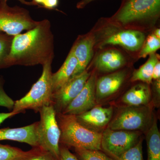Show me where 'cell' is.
<instances>
[{"label": "cell", "mask_w": 160, "mask_h": 160, "mask_svg": "<svg viewBox=\"0 0 160 160\" xmlns=\"http://www.w3.org/2000/svg\"><path fill=\"white\" fill-rule=\"evenodd\" d=\"M54 57V37L51 23L45 19L39 21L33 29L13 37L6 66H43L52 62Z\"/></svg>", "instance_id": "1"}, {"label": "cell", "mask_w": 160, "mask_h": 160, "mask_svg": "<svg viewBox=\"0 0 160 160\" xmlns=\"http://www.w3.org/2000/svg\"><path fill=\"white\" fill-rule=\"evenodd\" d=\"M56 118L61 131L60 143L74 148L102 150V133L83 126L75 116L56 113Z\"/></svg>", "instance_id": "2"}, {"label": "cell", "mask_w": 160, "mask_h": 160, "mask_svg": "<svg viewBox=\"0 0 160 160\" xmlns=\"http://www.w3.org/2000/svg\"><path fill=\"white\" fill-rule=\"evenodd\" d=\"M160 0H122L109 20L119 26L154 23L159 18Z\"/></svg>", "instance_id": "3"}, {"label": "cell", "mask_w": 160, "mask_h": 160, "mask_svg": "<svg viewBox=\"0 0 160 160\" xmlns=\"http://www.w3.org/2000/svg\"><path fill=\"white\" fill-rule=\"evenodd\" d=\"M52 62L43 65L42 75L24 97L14 102L12 111L18 114L26 109H32L38 112L43 107L50 105L52 94Z\"/></svg>", "instance_id": "4"}, {"label": "cell", "mask_w": 160, "mask_h": 160, "mask_svg": "<svg viewBox=\"0 0 160 160\" xmlns=\"http://www.w3.org/2000/svg\"><path fill=\"white\" fill-rule=\"evenodd\" d=\"M39 112L40 120L38 127L39 146L49 152L56 160H60L61 131L56 112L52 105L45 106Z\"/></svg>", "instance_id": "5"}, {"label": "cell", "mask_w": 160, "mask_h": 160, "mask_svg": "<svg viewBox=\"0 0 160 160\" xmlns=\"http://www.w3.org/2000/svg\"><path fill=\"white\" fill-rule=\"evenodd\" d=\"M39 21L32 19L29 11L18 6L10 7L7 2H0V32L11 36L29 31L37 26Z\"/></svg>", "instance_id": "6"}, {"label": "cell", "mask_w": 160, "mask_h": 160, "mask_svg": "<svg viewBox=\"0 0 160 160\" xmlns=\"http://www.w3.org/2000/svg\"><path fill=\"white\" fill-rule=\"evenodd\" d=\"M154 116L147 106H129L124 108L109 123L112 130L142 131L151 126Z\"/></svg>", "instance_id": "7"}, {"label": "cell", "mask_w": 160, "mask_h": 160, "mask_svg": "<svg viewBox=\"0 0 160 160\" xmlns=\"http://www.w3.org/2000/svg\"><path fill=\"white\" fill-rule=\"evenodd\" d=\"M140 132L112 130L108 127L102 133L101 148L112 158L118 157L137 144L141 139Z\"/></svg>", "instance_id": "8"}, {"label": "cell", "mask_w": 160, "mask_h": 160, "mask_svg": "<svg viewBox=\"0 0 160 160\" xmlns=\"http://www.w3.org/2000/svg\"><path fill=\"white\" fill-rule=\"evenodd\" d=\"M91 73L86 70L74 76L52 93L50 105L56 113H62L84 88Z\"/></svg>", "instance_id": "9"}, {"label": "cell", "mask_w": 160, "mask_h": 160, "mask_svg": "<svg viewBox=\"0 0 160 160\" xmlns=\"http://www.w3.org/2000/svg\"><path fill=\"white\" fill-rule=\"evenodd\" d=\"M96 75H90L84 88L62 113L77 116L90 110L96 106Z\"/></svg>", "instance_id": "10"}, {"label": "cell", "mask_w": 160, "mask_h": 160, "mask_svg": "<svg viewBox=\"0 0 160 160\" xmlns=\"http://www.w3.org/2000/svg\"><path fill=\"white\" fill-rule=\"evenodd\" d=\"M145 40L146 35L142 32L135 29H122L106 36L100 46H118L129 51L136 52L141 49Z\"/></svg>", "instance_id": "11"}, {"label": "cell", "mask_w": 160, "mask_h": 160, "mask_svg": "<svg viewBox=\"0 0 160 160\" xmlns=\"http://www.w3.org/2000/svg\"><path fill=\"white\" fill-rule=\"evenodd\" d=\"M95 43L94 36L91 34L79 36L77 39L71 49L78 62L72 77L80 74L86 70L93 56Z\"/></svg>", "instance_id": "12"}, {"label": "cell", "mask_w": 160, "mask_h": 160, "mask_svg": "<svg viewBox=\"0 0 160 160\" xmlns=\"http://www.w3.org/2000/svg\"><path fill=\"white\" fill-rule=\"evenodd\" d=\"M112 113L113 109L112 107L96 106L90 110L75 116L81 124L89 129H101L109 124Z\"/></svg>", "instance_id": "13"}, {"label": "cell", "mask_w": 160, "mask_h": 160, "mask_svg": "<svg viewBox=\"0 0 160 160\" xmlns=\"http://www.w3.org/2000/svg\"><path fill=\"white\" fill-rule=\"evenodd\" d=\"M127 72L125 70L116 72L104 76L97 80L96 97L97 102L110 96L121 88L126 80Z\"/></svg>", "instance_id": "14"}, {"label": "cell", "mask_w": 160, "mask_h": 160, "mask_svg": "<svg viewBox=\"0 0 160 160\" xmlns=\"http://www.w3.org/2000/svg\"><path fill=\"white\" fill-rule=\"evenodd\" d=\"M38 122L17 128L0 129V141L10 140L29 144L32 147L39 146L38 139Z\"/></svg>", "instance_id": "15"}, {"label": "cell", "mask_w": 160, "mask_h": 160, "mask_svg": "<svg viewBox=\"0 0 160 160\" xmlns=\"http://www.w3.org/2000/svg\"><path fill=\"white\" fill-rule=\"evenodd\" d=\"M126 59L116 49H108L101 52L96 58L95 66L100 71L110 72L117 70L126 65Z\"/></svg>", "instance_id": "16"}, {"label": "cell", "mask_w": 160, "mask_h": 160, "mask_svg": "<svg viewBox=\"0 0 160 160\" xmlns=\"http://www.w3.org/2000/svg\"><path fill=\"white\" fill-rule=\"evenodd\" d=\"M151 99L149 84L139 83L132 86L122 98L123 103L129 106H147Z\"/></svg>", "instance_id": "17"}, {"label": "cell", "mask_w": 160, "mask_h": 160, "mask_svg": "<svg viewBox=\"0 0 160 160\" xmlns=\"http://www.w3.org/2000/svg\"><path fill=\"white\" fill-rule=\"evenodd\" d=\"M77 60L71 49L61 68L52 76V93L60 89L72 77L77 66Z\"/></svg>", "instance_id": "18"}, {"label": "cell", "mask_w": 160, "mask_h": 160, "mask_svg": "<svg viewBox=\"0 0 160 160\" xmlns=\"http://www.w3.org/2000/svg\"><path fill=\"white\" fill-rule=\"evenodd\" d=\"M146 140L148 160H160V133L154 116L151 126L147 129Z\"/></svg>", "instance_id": "19"}, {"label": "cell", "mask_w": 160, "mask_h": 160, "mask_svg": "<svg viewBox=\"0 0 160 160\" xmlns=\"http://www.w3.org/2000/svg\"><path fill=\"white\" fill-rule=\"evenodd\" d=\"M158 61L157 55L155 53L149 55L148 61L133 72L131 78V82L141 81L148 84L151 83L152 80L153 69Z\"/></svg>", "instance_id": "20"}, {"label": "cell", "mask_w": 160, "mask_h": 160, "mask_svg": "<svg viewBox=\"0 0 160 160\" xmlns=\"http://www.w3.org/2000/svg\"><path fill=\"white\" fill-rule=\"evenodd\" d=\"M13 37L0 32V69L6 67V60L10 53Z\"/></svg>", "instance_id": "21"}, {"label": "cell", "mask_w": 160, "mask_h": 160, "mask_svg": "<svg viewBox=\"0 0 160 160\" xmlns=\"http://www.w3.org/2000/svg\"><path fill=\"white\" fill-rule=\"evenodd\" d=\"M74 149L80 160H114L101 150H87L78 148Z\"/></svg>", "instance_id": "22"}, {"label": "cell", "mask_w": 160, "mask_h": 160, "mask_svg": "<svg viewBox=\"0 0 160 160\" xmlns=\"http://www.w3.org/2000/svg\"><path fill=\"white\" fill-rule=\"evenodd\" d=\"M160 48V39L152 33L145 40L142 47L140 49L139 58H146L149 55L155 53Z\"/></svg>", "instance_id": "23"}, {"label": "cell", "mask_w": 160, "mask_h": 160, "mask_svg": "<svg viewBox=\"0 0 160 160\" xmlns=\"http://www.w3.org/2000/svg\"><path fill=\"white\" fill-rule=\"evenodd\" d=\"M26 152L16 147L0 144V160H18Z\"/></svg>", "instance_id": "24"}, {"label": "cell", "mask_w": 160, "mask_h": 160, "mask_svg": "<svg viewBox=\"0 0 160 160\" xmlns=\"http://www.w3.org/2000/svg\"><path fill=\"white\" fill-rule=\"evenodd\" d=\"M18 160H56L49 152L40 146L32 147L26 154Z\"/></svg>", "instance_id": "25"}, {"label": "cell", "mask_w": 160, "mask_h": 160, "mask_svg": "<svg viewBox=\"0 0 160 160\" xmlns=\"http://www.w3.org/2000/svg\"><path fill=\"white\" fill-rule=\"evenodd\" d=\"M114 160H144L142 153V139L139 140L135 146L125 152Z\"/></svg>", "instance_id": "26"}, {"label": "cell", "mask_w": 160, "mask_h": 160, "mask_svg": "<svg viewBox=\"0 0 160 160\" xmlns=\"http://www.w3.org/2000/svg\"><path fill=\"white\" fill-rule=\"evenodd\" d=\"M14 101L9 97L3 89V82L0 78V106L6 107L7 109H13Z\"/></svg>", "instance_id": "27"}, {"label": "cell", "mask_w": 160, "mask_h": 160, "mask_svg": "<svg viewBox=\"0 0 160 160\" xmlns=\"http://www.w3.org/2000/svg\"><path fill=\"white\" fill-rule=\"evenodd\" d=\"M60 160H80L66 146H60Z\"/></svg>", "instance_id": "28"}, {"label": "cell", "mask_w": 160, "mask_h": 160, "mask_svg": "<svg viewBox=\"0 0 160 160\" xmlns=\"http://www.w3.org/2000/svg\"><path fill=\"white\" fill-rule=\"evenodd\" d=\"M59 0H45L42 7L45 9L52 10L58 6Z\"/></svg>", "instance_id": "29"}, {"label": "cell", "mask_w": 160, "mask_h": 160, "mask_svg": "<svg viewBox=\"0 0 160 160\" xmlns=\"http://www.w3.org/2000/svg\"><path fill=\"white\" fill-rule=\"evenodd\" d=\"M152 79L156 80L160 79V61L157 63L153 69L152 72Z\"/></svg>", "instance_id": "30"}, {"label": "cell", "mask_w": 160, "mask_h": 160, "mask_svg": "<svg viewBox=\"0 0 160 160\" xmlns=\"http://www.w3.org/2000/svg\"><path fill=\"white\" fill-rule=\"evenodd\" d=\"M17 114H18V113L13 111H12L10 112H7V113L0 112V125L7 119Z\"/></svg>", "instance_id": "31"}, {"label": "cell", "mask_w": 160, "mask_h": 160, "mask_svg": "<svg viewBox=\"0 0 160 160\" xmlns=\"http://www.w3.org/2000/svg\"><path fill=\"white\" fill-rule=\"evenodd\" d=\"M96 0H81L77 4L76 7L78 9H83L89 3Z\"/></svg>", "instance_id": "32"}, {"label": "cell", "mask_w": 160, "mask_h": 160, "mask_svg": "<svg viewBox=\"0 0 160 160\" xmlns=\"http://www.w3.org/2000/svg\"><path fill=\"white\" fill-rule=\"evenodd\" d=\"M5 2H7L8 0H4ZM21 2L22 4H25V5H27V6H35L34 3L32 2H28L26 1V0H18Z\"/></svg>", "instance_id": "33"}, {"label": "cell", "mask_w": 160, "mask_h": 160, "mask_svg": "<svg viewBox=\"0 0 160 160\" xmlns=\"http://www.w3.org/2000/svg\"><path fill=\"white\" fill-rule=\"evenodd\" d=\"M45 0H32V2L35 6H38L39 7H42L43 2Z\"/></svg>", "instance_id": "34"}, {"label": "cell", "mask_w": 160, "mask_h": 160, "mask_svg": "<svg viewBox=\"0 0 160 160\" xmlns=\"http://www.w3.org/2000/svg\"><path fill=\"white\" fill-rule=\"evenodd\" d=\"M153 34L158 38L160 39V29H157L155 30L154 32L153 33Z\"/></svg>", "instance_id": "35"}, {"label": "cell", "mask_w": 160, "mask_h": 160, "mask_svg": "<svg viewBox=\"0 0 160 160\" xmlns=\"http://www.w3.org/2000/svg\"><path fill=\"white\" fill-rule=\"evenodd\" d=\"M1 0H0V2H1Z\"/></svg>", "instance_id": "36"}]
</instances>
